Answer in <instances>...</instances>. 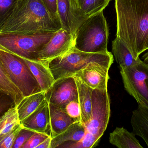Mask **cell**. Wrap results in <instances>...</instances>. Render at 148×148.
<instances>
[{
    "mask_svg": "<svg viewBox=\"0 0 148 148\" xmlns=\"http://www.w3.org/2000/svg\"><path fill=\"white\" fill-rule=\"evenodd\" d=\"M116 37L136 59L148 50V0H115Z\"/></svg>",
    "mask_w": 148,
    "mask_h": 148,
    "instance_id": "obj_1",
    "label": "cell"
},
{
    "mask_svg": "<svg viewBox=\"0 0 148 148\" xmlns=\"http://www.w3.org/2000/svg\"><path fill=\"white\" fill-rule=\"evenodd\" d=\"M60 29L41 0H14L0 22V34L54 33Z\"/></svg>",
    "mask_w": 148,
    "mask_h": 148,
    "instance_id": "obj_2",
    "label": "cell"
},
{
    "mask_svg": "<svg viewBox=\"0 0 148 148\" xmlns=\"http://www.w3.org/2000/svg\"><path fill=\"white\" fill-rule=\"evenodd\" d=\"M109 32L103 11L85 19L74 35L75 47L87 53L108 52V44Z\"/></svg>",
    "mask_w": 148,
    "mask_h": 148,
    "instance_id": "obj_3",
    "label": "cell"
},
{
    "mask_svg": "<svg viewBox=\"0 0 148 148\" xmlns=\"http://www.w3.org/2000/svg\"><path fill=\"white\" fill-rule=\"evenodd\" d=\"M97 63L108 68L114 62L112 53H87L80 51L75 47L60 56L46 63L55 81L62 77L73 76L90 63Z\"/></svg>",
    "mask_w": 148,
    "mask_h": 148,
    "instance_id": "obj_4",
    "label": "cell"
},
{
    "mask_svg": "<svg viewBox=\"0 0 148 148\" xmlns=\"http://www.w3.org/2000/svg\"><path fill=\"white\" fill-rule=\"evenodd\" d=\"M54 33L0 34V49L31 61H39L38 53Z\"/></svg>",
    "mask_w": 148,
    "mask_h": 148,
    "instance_id": "obj_5",
    "label": "cell"
},
{
    "mask_svg": "<svg viewBox=\"0 0 148 148\" xmlns=\"http://www.w3.org/2000/svg\"><path fill=\"white\" fill-rule=\"evenodd\" d=\"M0 60L12 82L23 97L42 92L38 82L23 58L0 49Z\"/></svg>",
    "mask_w": 148,
    "mask_h": 148,
    "instance_id": "obj_6",
    "label": "cell"
},
{
    "mask_svg": "<svg viewBox=\"0 0 148 148\" xmlns=\"http://www.w3.org/2000/svg\"><path fill=\"white\" fill-rule=\"evenodd\" d=\"M120 72L126 91L139 105L148 109V66L141 61Z\"/></svg>",
    "mask_w": 148,
    "mask_h": 148,
    "instance_id": "obj_7",
    "label": "cell"
},
{
    "mask_svg": "<svg viewBox=\"0 0 148 148\" xmlns=\"http://www.w3.org/2000/svg\"><path fill=\"white\" fill-rule=\"evenodd\" d=\"M91 103V117L84 126L86 132L99 140L107 129L110 116V101L108 89H93Z\"/></svg>",
    "mask_w": 148,
    "mask_h": 148,
    "instance_id": "obj_8",
    "label": "cell"
},
{
    "mask_svg": "<svg viewBox=\"0 0 148 148\" xmlns=\"http://www.w3.org/2000/svg\"><path fill=\"white\" fill-rule=\"evenodd\" d=\"M49 103L64 109L70 102L78 101V91L74 76L62 77L55 81L45 93Z\"/></svg>",
    "mask_w": 148,
    "mask_h": 148,
    "instance_id": "obj_9",
    "label": "cell"
},
{
    "mask_svg": "<svg viewBox=\"0 0 148 148\" xmlns=\"http://www.w3.org/2000/svg\"><path fill=\"white\" fill-rule=\"evenodd\" d=\"M75 47L74 36L61 28L54 33L49 41L38 53V60L47 63L62 55Z\"/></svg>",
    "mask_w": 148,
    "mask_h": 148,
    "instance_id": "obj_10",
    "label": "cell"
},
{
    "mask_svg": "<svg viewBox=\"0 0 148 148\" xmlns=\"http://www.w3.org/2000/svg\"><path fill=\"white\" fill-rule=\"evenodd\" d=\"M109 69L104 65L90 63L73 76L79 77L86 85L93 89H108Z\"/></svg>",
    "mask_w": 148,
    "mask_h": 148,
    "instance_id": "obj_11",
    "label": "cell"
},
{
    "mask_svg": "<svg viewBox=\"0 0 148 148\" xmlns=\"http://www.w3.org/2000/svg\"><path fill=\"white\" fill-rule=\"evenodd\" d=\"M57 5L61 28L74 36L84 21L77 12L75 0H57Z\"/></svg>",
    "mask_w": 148,
    "mask_h": 148,
    "instance_id": "obj_12",
    "label": "cell"
},
{
    "mask_svg": "<svg viewBox=\"0 0 148 148\" xmlns=\"http://www.w3.org/2000/svg\"><path fill=\"white\" fill-rule=\"evenodd\" d=\"M21 123L23 128L49 135L48 131H50V112L49 103L47 99L45 98L36 110Z\"/></svg>",
    "mask_w": 148,
    "mask_h": 148,
    "instance_id": "obj_13",
    "label": "cell"
},
{
    "mask_svg": "<svg viewBox=\"0 0 148 148\" xmlns=\"http://www.w3.org/2000/svg\"><path fill=\"white\" fill-rule=\"evenodd\" d=\"M50 117V135L54 138L64 132L69 126L77 122L69 115L63 109L49 103Z\"/></svg>",
    "mask_w": 148,
    "mask_h": 148,
    "instance_id": "obj_14",
    "label": "cell"
},
{
    "mask_svg": "<svg viewBox=\"0 0 148 148\" xmlns=\"http://www.w3.org/2000/svg\"><path fill=\"white\" fill-rule=\"evenodd\" d=\"M36 81L42 91L46 93L54 83V78L47 66L40 61H31L23 58Z\"/></svg>",
    "mask_w": 148,
    "mask_h": 148,
    "instance_id": "obj_15",
    "label": "cell"
},
{
    "mask_svg": "<svg viewBox=\"0 0 148 148\" xmlns=\"http://www.w3.org/2000/svg\"><path fill=\"white\" fill-rule=\"evenodd\" d=\"M78 91L81 110V122L84 125L88 122L91 115V96L93 89L86 85L78 76H74Z\"/></svg>",
    "mask_w": 148,
    "mask_h": 148,
    "instance_id": "obj_16",
    "label": "cell"
},
{
    "mask_svg": "<svg viewBox=\"0 0 148 148\" xmlns=\"http://www.w3.org/2000/svg\"><path fill=\"white\" fill-rule=\"evenodd\" d=\"M85 133L84 125L81 121L76 122L64 132L52 138L50 148H59L65 143L78 141L84 137Z\"/></svg>",
    "mask_w": 148,
    "mask_h": 148,
    "instance_id": "obj_17",
    "label": "cell"
},
{
    "mask_svg": "<svg viewBox=\"0 0 148 148\" xmlns=\"http://www.w3.org/2000/svg\"><path fill=\"white\" fill-rule=\"evenodd\" d=\"M112 52L120 70L132 67L142 61L136 59L127 45L120 38L116 37L112 41Z\"/></svg>",
    "mask_w": 148,
    "mask_h": 148,
    "instance_id": "obj_18",
    "label": "cell"
},
{
    "mask_svg": "<svg viewBox=\"0 0 148 148\" xmlns=\"http://www.w3.org/2000/svg\"><path fill=\"white\" fill-rule=\"evenodd\" d=\"M131 123L133 133L141 137L148 147V109L138 105L132 113Z\"/></svg>",
    "mask_w": 148,
    "mask_h": 148,
    "instance_id": "obj_19",
    "label": "cell"
},
{
    "mask_svg": "<svg viewBox=\"0 0 148 148\" xmlns=\"http://www.w3.org/2000/svg\"><path fill=\"white\" fill-rule=\"evenodd\" d=\"M111 144L119 148H143L135 135L123 127H116L110 134Z\"/></svg>",
    "mask_w": 148,
    "mask_h": 148,
    "instance_id": "obj_20",
    "label": "cell"
},
{
    "mask_svg": "<svg viewBox=\"0 0 148 148\" xmlns=\"http://www.w3.org/2000/svg\"><path fill=\"white\" fill-rule=\"evenodd\" d=\"M45 98V93L42 91L23 97L16 106L21 122L36 110Z\"/></svg>",
    "mask_w": 148,
    "mask_h": 148,
    "instance_id": "obj_21",
    "label": "cell"
},
{
    "mask_svg": "<svg viewBox=\"0 0 148 148\" xmlns=\"http://www.w3.org/2000/svg\"><path fill=\"white\" fill-rule=\"evenodd\" d=\"M77 10L81 17L85 20L89 17L103 11L110 0H75Z\"/></svg>",
    "mask_w": 148,
    "mask_h": 148,
    "instance_id": "obj_22",
    "label": "cell"
},
{
    "mask_svg": "<svg viewBox=\"0 0 148 148\" xmlns=\"http://www.w3.org/2000/svg\"><path fill=\"white\" fill-rule=\"evenodd\" d=\"M0 87L8 94L18 105L23 98L21 92L13 83L1 61L0 60Z\"/></svg>",
    "mask_w": 148,
    "mask_h": 148,
    "instance_id": "obj_23",
    "label": "cell"
},
{
    "mask_svg": "<svg viewBox=\"0 0 148 148\" xmlns=\"http://www.w3.org/2000/svg\"><path fill=\"white\" fill-rule=\"evenodd\" d=\"M20 124L16 106H14L0 118V142Z\"/></svg>",
    "mask_w": 148,
    "mask_h": 148,
    "instance_id": "obj_24",
    "label": "cell"
},
{
    "mask_svg": "<svg viewBox=\"0 0 148 148\" xmlns=\"http://www.w3.org/2000/svg\"><path fill=\"white\" fill-rule=\"evenodd\" d=\"M99 140L95 136L86 132L84 137L77 142H68L61 145V148H91L97 144Z\"/></svg>",
    "mask_w": 148,
    "mask_h": 148,
    "instance_id": "obj_25",
    "label": "cell"
},
{
    "mask_svg": "<svg viewBox=\"0 0 148 148\" xmlns=\"http://www.w3.org/2000/svg\"><path fill=\"white\" fill-rule=\"evenodd\" d=\"M23 127L21 123L17 125L0 142V148H12L19 132Z\"/></svg>",
    "mask_w": 148,
    "mask_h": 148,
    "instance_id": "obj_26",
    "label": "cell"
},
{
    "mask_svg": "<svg viewBox=\"0 0 148 148\" xmlns=\"http://www.w3.org/2000/svg\"><path fill=\"white\" fill-rule=\"evenodd\" d=\"M14 106L16 105L12 98L4 91H0V118Z\"/></svg>",
    "mask_w": 148,
    "mask_h": 148,
    "instance_id": "obj_27",
    "label": "cell"
},
{
    "mask_svg": "<svg viewBox=\"0 0 148 148\" xmlns=\"http://www.w3.org/2000/svg\"><path fill=\"white\" fill-rule=\"evenodd\" d=\"M49 136L47 134L36 132L23 144L21 148H36Z\"/></svg>",
    "mask_w": 148,
    "mask_h": 148,
    "instance_id": "obj_28",
    "label": "cell"
},
{
    "mask_svg": "<svg viewBox=\"0 0 148 148\" xmlns=\"http://www.w3.org/2000/svg\"><path fill=\"white\" fill-rule=\"evenodd\" d=\"M56 24L61 28L60 22L57 12V0H41Z\"/></svg>",
    "mask_w": 148,
    "mask_h": 148,
    "instance_id": "obj_29",
    "label": "cell"
},
{
    "mask_svg": "<svg viewBox=\"0 0 148 148\" xmlns=\"http://www.w3.org/2000/svg\"><path fill=\"white\" fill-rule=\"evenodd\" d=\"M36 132L23 127L19 132L12 148H21L23 144Z\"/></svg>",
    "mask_w": 148,
    "mask_h": 148,
    "instance_id": "obj_30",
    "label": "cell"
},
{
    "mask_svg": "<svg viewBox=\"0 0 148 148\" xmlns=\"http://www.w3.org/2000/svg\"><path fill=\"white\" fill-rule=\"evenodd\" d=\"M64 109L72 118L75 119L77 121H81V110L78 101L70 102Z\"/></svg>",
    "mask_w": 148,
    "mask_h": 148,
    "instance_id": "obj_31",
    "label": "cell"
},
{
    "mask_svg": "<svg viewBox=\"0 0 148 148\" xmlns=\"http://www.w3.org/2000/svg\"><path fill=\"white\" fill-rule=\"evenodd\" d=\"M14 0H0V22L5 16Z\"/></svg>",
    "mask_w": 148,
    "mask_h": 148,
    "instance_id": "obj_32",
    "label": "cell"
},
{
    "mask_svg": "<svg viewBox=\"0 0 148 148\" xmlns=\"http://www.w3.org/2000/svg\"><path fill=\"white\" fill-rule=\"evenodd\" d=\"M52 138L50 136L42 142L36 148H50Z\"/></svg>",
    "mask_w": 148,
    "mask_h": 148,
    "instance_id": "obj_33",
    "label": "cell"
},
{
    "mask_svg": "<svg viewBox=\"0 0 148 148\" xmlns=\"http://www.w3.org/2000/svg\"><path fill=\"white\" fill-rule=\"evenodd\" d=\"M143 61L148 66V51L146 54H144L143 56Z\"/></svg>",
    "mask_w": 148,
    "mask_h": 148,
    "instance_id": "obj_34",
    "label": "cell"
},
{
    "mask_svg": "<svg viewBox=\"0 0 148 148\" xmlns=\"http://www.w3.org/2000/svg\"><path fill=\"white\" fill-rule=\"evenodd\" d=\"M1 90H3L2 89H1V87H0V91H1Z\"/></svg>",
    "mask_w": 148,
    "mask_h": 148,
    "instance_id": "obj_35",
    "label": "cell"
}]
</instances>
